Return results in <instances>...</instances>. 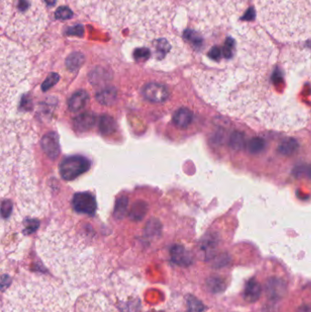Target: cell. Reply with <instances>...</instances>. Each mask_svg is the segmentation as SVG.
Instances as JSON below:
<instances>
[{
	"instance_id": "24",
	"label": "cell",
	"mask_w": 311,
	"mask_h": 312,
	"mask_svg": "<svg viewBox=\"0 0 311 312\" xmlns=\"http://www.w3.org/2000/svg\"><path fill=\"white\" fill-rule=\"evenodd\" d=\"M266 147V142L263 139L259 137H255L252 140H250L247 143V150L250 153L253 154H258L264 151Z\"/></svg>"
},
{
	"instance_id": "6",
	"label": "cell",
	"mask_w": 311,
	"mask_h": 312,
	"mask_svg": "<svg viewBox=\"0 0 311 312\" xmlns=\"http://www.w3.org/2000/svg\"><path fill=\"white\" fill-rule=\"evenodd\" d=\"M75 312H117L104 295L90 292L79 298Z\"/></svg>"
},
{
	"instance_id": "32",
	"label": "cell",
	"mask_w": 311,
	"mask_h": 312,
	"mask_svg": "<svg viewBox=\"0 0 311 312\" xmlns=\"http://www.w3.org/2000/svg\"><path fill=\"white\" fill-rule=\"evenodd\" d=\"M161 228V224L159 223V221L155 220V219H151L148 224L146 225V231L148 233H152V234H155L156 232L158 233Z\"/></svg>"
},
{
	"instance_id": "11",
	"label": "cell",
	"mask_w": 311,
	"mask_h": 312,
	"mask_svg": "<svg viewBox=\"0 0 311 312\" xmlns=\"http://www.w3.org/2000/svg\"><path fill=\"white\" fill-rule=\"evenodd\" d=\"M267 293L272 299H281L287 291V285L279 278H271L266 285Z\"/></svg>"
},
{
	"instance_id": "5",
	"label": "cell",
	"mask_w": 311,
	"mask_h": 312,
	"mask_svg": "<svg viewBox=\"0 0 311 312\" xmlns=\"http://www.w3.org/2000/svg\"><path fill=\"white\" fill-rule=\"evenodd\" d=\"M201 11L216 18H227L238 11L244 0H196ZM246 1V0H245Z\"/></svg>"
},
{
	"instance_id": "12",
	"label": "cell",
	"mask_w": 311,
	"mask_h": 312,
	"mask_svg": "<svg viewBox=\"0 0 311 312\" xmlns=\"http://www.w3.org/2000/svg\"><path fill=\"white\" fill-rule=\"evenodd\" d=\"M96 122V116L92 112H83L73 120L74 127L78 132H87L91 129Z\"/></svg>"
},
{
	"instance_id": "35",
	"label": "cell",
	"mask_w": 311,
	"mask_h": 312,
	"mask_svg": "<svg viewBox=\"0 0 311 312\" xmlns=\"http://www.w3.org/2000/svg\"><path fill=\"white\" fill-rule=\"evenodd\" d=\"M307 173H308V177H310L311 179V166H310V168L308 169Z\"/></svg>"
},
{
	"instance_id": "2",
	"label": "cell",
	"mask_w": 311,
	"mask_h": 312,
	"mask_svg": "<svg viewBox=\"0 0 311 312\" xmlns=\"http://www.w3.org/2000/svg\"><path fill=\"white\" fill-rule=\"evenodd\" d=\"M259 21L276 40L300 42L311 37V0H255Z\"/></svg>"
},
{
	"instance_id": "25",
	"label": "cell",
	"mask_w": 311,
	"mask_h": 312,
	"mask_svg": "<svg viewBox=\"0 0 311 312\" xmlns=\"http://www.w3.org/2000/svg\"><path fill=\"white\" fill-rule=\"evenodd\" d=\"M207 287L212 292L219 293L225 289V283L220 277H210L207 280Z\"/></svg>"
},
{
	"instance_id": "26",
	"label": "cell",
	"mask_w": 311,
	"mask_h": 312,
	"mask_svg": "<svg viewBox=\"0 0 311 312\" xmlns=\"http://www.w3.org/2000/svg\"><path fill=\"white\" fill-rule=\"evenodd\" d=\"M59 76L57 73H51L47 77L45 82L42 83V89L43 91H47L59 82Z\"/></svg>"
},
{
	"instance_id": "23",
	"label": "cell",
	"mask_w": 311,
	"mask_h": 312,
	"mask_svg": "<svg viewBox=\"0 0 311 312\" xmlns=\"http://www.w3.org/2000/svg\"><path fill=\"white\" fill-rule=\"evenodd\" d=\"M229 145L235 151H239L245 146V135L240 132H234L229 139Z\"/></svg>"
},
{
	"instance_id": "19",
	"label": "cell",
	"mask_w": 311,
	"mask_h": 312,
	"mask_svg": "<svg viewBox=\"0 0 311 312\" xmlns=\"http://www.w3.org/2000/svg\"><path fill=\"white\" fill-rule=\"evenodd\" d=\"M298 149H299V142L295 139L290 138L281 142L277 148V151L278 153H281L282 155L290 156L296 153Z\"/></svg>"
},
{
	"instance_id": "16",
	"label": "cell",
	"mask_w": 311,
	"mask_h": 312,
	"mask_svg": "<svg viewBox=\"0 0 311 312\" xmlns=\"http://www.w3.org/2000/svg\"><path fill=\"white\" fill-rule=\"evenodd\" d=\"M96 99L102 105H112L117 99V89L113 87L102 89L96 94Z\"/></svg>"
},
{
	"instance_id": "10",
	"label": "cell",
	"mask_w": 311,
	"mask_h": 312,
	"mask_svg": "<svg viewBox=\"0 0 311 312\" xmlns=\"http://www.w3.org/2000/svg\"><path fill=\"white\" fill-rule=\"evenodd\" d=\"M42 147L44 153L50 159L55 160L59 154V136L56 133H48L43 136L42 140Z\"/></svg>"
},
{
	"instance_id": "17",
	"label": "cell",
	"mask_w": 311,
	"mask_h": 312,
	"mask_svg": "<svg viewBox=\"0 0 311 312\" xmlns=\"http://www.w3.org/2000/svg\"><path fill=\"white\" fill-rule=\"evenodd\" d=\"M261 294V287L257 280L250 279L246 285L244 297L248 302H255L258 301Z\"/></svg>"
},
{
	"instance_id": "29",
	"label": "cell",
	"mask_w": 311,
	"mask_h": 312,
	"mask_svg": "<svg viewBox=\"0 0 311 312\" xmlns=\"http://www.w3.org/2000/svg\"><path fill=\"white\" fill-rule=\"evenodd\" d=\"M13 209L11 201L4 200L1 204V215L4 218H8L10 216Z\"/></svg>"
},
{
	"instance_id": "31",
	"label": "cell",
	"mask_w": 311,
	"mask_h": 312,
	"mask_svg": "<svg viewBox=\"0 0 311 312\" xmlns=\"http://www.w3.org/2000/svg\"><path fill=\"white\" fill-rule=\"evenodd\" d=\"M150 55H151L150 50L147 49L145 47L136 49L134 51V54H133L134 59L136 60H146V59L150 58Z\"/></svg>"
},
{
	"instance_id": "27",
	"label": "cell",
	"mask_w": 311,
	"mask_h": 312,
	"mask_svg": "<svg viewBox=\"0 0 311 312\" xmlns=\"http://www.w3.org/2000/svg\"><path fill=\"white\" fill-rule=\"evenodd\" d=\"M39 225H40V222L36 219H30V220H27L25 222V226H24V234L25 235H30L34 233L36 230L39 228Z\"/></svg>"
},
{
	"instance_id": "15",
	"label": "cell",
	"mask_w": 311,
	"mask_h": 312,
	"mask_svg": "<svg viewBox=\"0 0 311 312\" xmlns=\"http://www.w3.org/2000/svg\"><path fill=\"white\" fill-rule=\"evenodd\" d=\"M171 256L172 259L175 263L178 265H189L192 261V258L190 254L185 250V248L182 246H175L171 249Z\"/></svg>"
},
{
	"instance_id": "3",
	"label": "cell",
	"mask_w": 311,
	"mask_h": 312,
	"mask_svg": "<svg viewBox=\"0 0 311 312\" xmlns=\"http://www.w3.org/2000/svg\"><path fill=\"white\" fill-rule=\"evenodd\" d=\"M47 0H2V26L12 37L24 40L47 25Z\"/></svg>"
},
{
	"instance_id": "13",
	"label": "cell",
	"mask_w": 311,
	"mask_h": 312,
	"mask_svg": "<svg viewBox=\"0 0 311 312\" xmlns=\"http://www.w3.org/2000/svg\"><path fill=\"white\" fill-rule=\"evenodd\" d=\"M89 100V94L84 89L78 90L69 100V109L72 112H79L83 109Z\"/></svg>"
},
{
	"instance_id": "21",
	"label": "cell",
	"mask_w": 311,
	"mask_h": 312,
	"mask_svg": "<svg viewBox=\"0 0 311 312\" xmlns=\"http://www.w3.org/2000/svg\"><path fill=\"white\" fill-rule=\"evenodd\" d=\"M85 58L83 54L75 52L70 55L66 59V66L71 71H76L82 67L84 63Z\"/></svg>"
},
{
	"instance_id": "4",
	"label": "cell",
	"mask_w": 311,
	"mask_h": 312,
	"mask_svg": "<svg viewBox=\"0 0 311 312\" xmlns=\"http://www.w3.org/2000/svg\"><path fill=\"white\" fill-rule=\"evenodd\" d=\"M102 1V0H101ZM107 6L106 19L112 24L145 27L152 23L161 11V0H103Z\"/></svg>"
},
{
	"instance_id": "20",
	"label": "cell",
	"mask_w": 311,
	"mask_h": 312,
	"mask_svg": "<svg viewBox=\"0 0 311 312\" xmlns=\"http://www.w3.org/2000/svg\"><path fill=\"white\" fill-rule=\"evenodd\" d=\"M147 205L144 202H136L130 211L129 217L133 221H141L146 215Z\"/></svg>"
},
{
	"instance_id": "14",
	"label": "cell",
	"mask_w": 311,
	"mask_h": 312,
	"mask_svg": "<svg viewBox=\"0 0 311 312\" xmlns=\"http://www.w3.org/2000/svg\"><path fill=\"white\" fill-rule=\"evenodd\" d=\"M174 124L180 128H186L193 121V112L187 108H181L173 117Z\"/></svg>"
},
{
	"instance_id": "30",
	"label": "cell",
	"mask_w": 311,
	"mask_h": 312,
	"mask_svg": "<svg viewBox=\"0 0 311 312\" xmlns=\"http://www.w3.org/2000/svg\"><path fill=\"white\" fill-rule=\"evenodd\" d=\"M188 303H189V312H201L204 310L202 303L194 298H190L188 300Z\"/></svg>"
},
{
	"instance_id": "9",
	"label": "cell",
	"mask_w": 311,
	"mask_h": 312,
	"mask_svg": "<svg viewBox=\"0 0 311 312\" xmlns=\"http://www.w3.org/2000/svg\"><path fill=\"white\" fill-rule=\"evenodd\" d=\"M142 94L145 99L152 102L162 103L169 98V90L161 83H151L143 87Z\"/></svg>"
},
{
	"instance_id": "1",
	"label": "cell",
	"mask_w": 311,
	"mask_h": 312,
	"mask_svg": "<svg viewBox=\"0 0 311 312\" xmlns=\"http://www.w3.org/2000/svg\"><path fill=\"white\" fill-rule=\"evenodd\" d=\"M1 312H71V301L58 283L32 276L18 280L6 290Z\"/></svg>"
},
{
	"instance_id": "33",
	"label": "cell",
	"mask_w": 311,
	"mask_h": 312,
	"mask_svg": "<svg viewBox=\"0 0 311 312\" xmlns=\"http://www.w3.org/2000/svg\"><path fill=\"white\" fill-rule=\"evenodd\" d=\"M68 34L70 35L82 36L83 34V29L82 26H75L68 31Z\"/></svg>"
},
{
	"instance_id": "22",
	"label": "cell",
	"mask_w": 311,
	"mask_h": 312,
	"mask_svg": "<svg viewBox=\"0 0 311 312\" xmlns=\"http://www.w3.org/2000/svg\"><path fill=\"white\" fill-rule=\"evenodd\" d=\"M128 207V197L127 196H121L118 198L115 204V208L113 215L117 219H123L127 212Z\"/></svg>"
},
{
	"instance_id": "18",
	"label": "cell",
	"mask_w": 311,
	"mask_h": 312,
	"mask_svg": "<svg viewBox=\"0 0 311 312\" xmlns=\"http://www.w3.org/2000/svg\"><path fill=\"white\" fill-rule=\"evenodd\" d=\"M99 128H100V132L102 134L108 135V134H111L116 131L117 124H116L115 120L111 116L103 115L100 118Z\"/></svg>"
},
{
	"instance_id": "34",
	"label": "cell",
	"mask_w": 311,
	"mask_h": 312,
	"mask_svg": "<svg viewBox=\"0 0 311 312\" xmlns=\"http://www.w3.org/2000/svg\"><path fill=\"white\" fill-rule=\"evenodd\" d=\"M298 312H311V305H302L299 308Z\"/></svg>"
},
{
	"instance_id": "8",
	"label": "cell",
	"mask_w": 311,
	"mask_h": 312,
	"mask_svg": "<svg viewBox=\"0 0 311 312\" xmlns=\"http://www.w3.org/2000/svg\"><path fill=\"white\" fill-rule=\"evenodd\" d=\"M72 206L77 213L85 214L90 217L95 215L97 209L95 197L88 192L77 193L74 194L72 199Z\"/></svg>"
},
{
	"instance_id": "28",
	"label": "cell",
	"mask_w": 311,
	"mask_h": 312,
	"mask_svg": "<svg viewBox=\"0 0 311 312\" xmlns=\"http://www.w3.org/2000/svg\"><path fill=\"white\" fill-rule=\"evenodd\" d=\"M73 16V13L71 11V9L67 6H60L55 14V17L58 19L60 20H66V19H69V18H72Z\"/></svg>"
},
{
	"instance_id": "7",
	"label": "cell",
	"mask_w": 311,
	"mask_h": 312,
	"mask_svg": "<svg viewBox=\"0 0 311 312\" xmlns=\"http://www.w3.org/2000/svg\"><path fill=\"white\" fill-rule=\"evenodd\" d=\"M90 162L84 156L74 155L65 158L59 165V173L66 181H72L89 171Z\"/></svg>"
}]
</instances>
